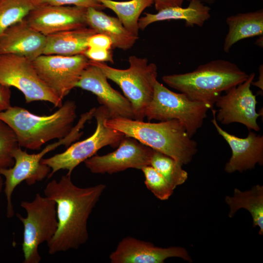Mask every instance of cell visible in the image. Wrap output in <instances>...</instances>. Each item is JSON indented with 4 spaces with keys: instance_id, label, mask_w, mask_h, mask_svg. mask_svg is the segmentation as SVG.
Returning a JSON list of instances; mask_svg holds the SVG:
<instances>
[{
    "instance_id": "cell-37",
    "label": "cell",
    "mask_w": 263,
    "mask_h": 263,
    "mask_svg": "<svg viewBox=\"0 0 263 263\" xmlns=\"http://www.w3.org/2000/svg\"><path fill=\"white\" fill-rule=\"evenodd\" d=\"M204 3H207L208 4H211L215 2V0H199Z\"/></svg>"
},
{
    "instance_id": "cell-28",
    "label": "cell",
    "mask_w": 263,
    "mask_h": 263,
    "mask_svg": "<svg viewBox=\"0 0 263 263\" xmlns=\"http://www.w3.org/2000/svg\"><path fill=\"white\" fill-rule=\"evenodd\" d=\"M141 170L144 175L147 188L158 199H168L174 189L164 177L150 165L145 166Z\"/></svg>"
},
{
    "instance_id": "cell-35",
    "label": "cell",
    "mask_w": 263,
    "mask_h": 263,
    "mask_svg": "<svg viewBox=\"0 0 263 263\" xmlns=\"http://www.w3.org/2000/svg\"><path fill=\"white\" fill-rule=\"evenodd\" d=\"M2 176L0 174V198L2 190L4 186V180Z\"/></svg>"
},
{
    "instance_id": "cell-22",
    "label": "cell",
    "mask_w": 263,
    "mask_h": 263,
    "mask_svg": "<svg viewBox=\"0 0 263 263\" xmlns=\"http://www.w3.org/2000/svg\"><path fill=\"white\" fill-rule=\"evenodd\" d=\"M226 23L228 31L225 37L223 49L228 53L237 42L243 39L263 34V10L238 13L228 17Z\"/></svg>"
},
{
    "instance_id": "cell-33",
    "label": "cell",
    "mask_w": 263,
    "mask_h": 263,
    "mask_svg": "<svg viewBox=\"0 0 263 263\" xmlns=\"http://www.w3.org/2000/svg\"><path fill=\"white\" fill-rule=\"evenodd\" d=\"M155 8L158 11L167 7L182 6L184 0H153Z\"/></svg>"
},
{
    "instance_id": "cell-6",
    "label": "cell",
    "mask_w": 263,
    "mask_h": 263,
    "mask_svg": "<svg viewBox=\"0 0 263 263\" xmlns=\"http://www.w3.org/2000/svg\"><path fill=\"white\" fill-rule=\"evenodd\" d=\"M212 108L209 103L193 101L183 93L172 92L157 80L152 98L145 110V117L149 121L177 120L192 137L202 127L208 111Z\"/></svg>"
},
{
    "instance_id": "cell-3",
    "label": "cell",
    "mask_w": 263,
    "mask_h": 263,
    "mask_svg": "<svg viewBox=\"0 0 263 263\" xmlns=\"http://www.w3.org/2000/svg\"><path fill=\"white\" fill-rule=\"evenodd\" d=\"M76 105L67 100L53 113L38 115L26 109L11 106L0 112V119L14 132L20 147L38 150L44 144L67 136L76 117Z\"/></svg>"
},
{
    "instance_id": "cell-2",
    "label": "cell",
    "mask_w": 263,
    "mask_h": 263,
    "mask_svg": "<svg viewBox=\"0 0 263 263\" xmlns=\"http://www.w3.org/2000/svg\"><path fill=\"white\" fill-rule=\"evenodd\" d=\"M105 125L173 158L182 165L188 164L197 151V142L176 119L151 123L119 117L107 119Z\"/></svg>"
},
{
    "instance_id": "cell-34",
    "label": "cell",
    "mask_w": 263,
    "mask_h": 263,
    "mask_svg": "<svg viewBox=\"0 0 263 263\" xmlns=\"http://www.w3.org/2000/svg\"><path fill=\"white\" fill-rule=\"evenodd\" d=\"M263 65H261L259 68V77L257 81L253 82V80L251 82V85L258 87L263 91Z\"/></svg>"
},
{
    "instance_id": "cell-15",
    "label": "cell",
    "mask_w": 263,
    "mask_h": 263,
    "mask_svg": "<svg viewBox=\"0 0 263 263\" xmlns=\"http://www.w3.org/2000/svg\"><path fill=\"white\" fill-rule=\"evenodd\" d=\"M107 79L102 70L89 60V64L82 72L75 87L94 94L99 103L108 110L110 118L120 117L134 119L130 102L113 89Z\"/></svg>"
},
{
    "instance_id": "cell-19",
    "label": "cell",
    "mask_w": 263,
    "mask_h": 263,
    "mask_svg": "<svg viewBox=\"0 0 263 263\" xmlns=\"http://www.w3.org/2000/svg\"><path fill=\"white\" fill-rule=\"evenodd\" d=\"M210 8L199 0H190L188 7L172 6L157 11L155 14L145 13L138 21L139 29L144 30L150 24L169 20H184L186 26L202 27L211 17Z\"/></svg>"
},
{
    "instance_id": "cell-36",
    "label": "cell",
    "mask_w": 263,
    "mask_h": 263,
    "mask_svg": "<svg viewBox=\"0 0 263 263\" xmlns=\"http://www.w3.org/2000/svg\"><path fill=\"white\" fill-rule=\"evenodd\" d=\"M263 35L260 37L256 41V44L260 47L263 46Z\"/></svg>"
},
{
    "instance_id": "cell-11",
    "label": "cell",
    "mask_w": 263,
    "mask_h": 263,
    "mask_svg": "<svg viewBox=\"0 0 263 263\" xmlns=\"http://www.w3.org/2000/svg\"><path fill=\"white\" fill-rule=\"evenodd\" d=\"M32 63L41 79L63 100L75 88L82 72L89 64V59L84 55H42Z\"/></svg>"
},
{
    "instance_id": "cell-21",
    "label": "cell",
    "mask_w": 263,
    "mask_h": 263,
    "mask_svg": "<svg viewBox=\"0 0 263 263\" xmlns=\"http://www.w3.org/2000/svg\"><path fill=\"white\" fill-rule=\"evenodd\" d=\"M96 33L94 30L87 26L46 36L42 55L64 56L84 55L88 47L89 38Z\"/></svg>"
},
{
    "instance_id": "cell-24",
    "label": "cell",
    "mask_w": 263,
    "mask_h": 263,
    "mask_svg": "<svg viewBox=\"0 0 263 263\" xmlns=\"http://www.w3.org/2000/svg\"><path fill=\"white\" fill-rule=\"evenodd\" d=\"M105 8L113 11L124 27L132 35L138 37V21L143 11L154 3L153 0H130L118 1L97 0Z\"/></svg>"
},
{
    "instance_id": "cell-13",
    "label": "cell",
    "mask_w": 263,
    "mask_h": 263,
    "mask_svg": "<svg viewBox=\"0 0 263 263\" xmlns=\"http://www.w3.org/2000/svg\"><path fill=\"white\" fill-rule=\"evenodd\" d=\"M153 152L151 148L134 138L125 136L115 150L94 155L84 163L92 173L112 174L130 168L141 169L150 165Z\"/></svg>"
},
{
    "instance_id": "cell-8",
    "label": "cell",
    "mask_w": 263,
    "mask_h": 263,
    "mask_svg": "<svg viewBox=\"0 0 263 263\" xmlns=\"http://www.w3.org/2000/svg\"><path fill=\"white\" fill-rule=\"evenodd\" d=\"M94 117L96 121L94 133L88 138L68 146L62 152L47 158H42L41 163L49 167L51 171L48 178L61 169H66L71 175L74 169L80 164L94 155L100 149L110 146L117 148L125 135L105 125L110 118L107 109L103 105L95 108Z\"/></svg>"
},
{
    "instance_id": "cell-7",
    "label": "cell",
    "mask_w": 263,
    "mask_h": 263,
    "mask_svg": "<svg viewBox=\"0 0 263 263\" xmlns=\"http://www.w3.org/2000/svg\"><path fill=\"white\" fill-rule=\"evenodd\" d=\"M20 206L27 213L25 217L17 214L23 225L22 263H39L41 260L39 245L44 242L48 243L57 228L56 203L45 196L37 193L32 201L21 202Z\"/></svg>"
},
{
    "instance_id": "cell-5",
    "label": "cell",
    "mask_w": 263,
    "mask_h": 263,
    "mask_svg": "<svg viewBox=\"0 0 263 263\" xmlns=\"http://www.w3.org/2000/svg\"><path fill=\"white\" fill-rule=\"evenodd\" d=\"M90 62L99 67L108 79L117 84L130 102L134 119L143 121L145 110L150 102L157 80V68L146 58L131 56L127 69L110 67L104 62Z\"/></svg>"
},
{
    "instance_id": "cell-14",
    "label": "cell",
    "mask_w": 263,
    "mask_h": 263,
    "mask_svg": "<svg viewBox=\"0 0 263 263\" xmlns=\"http://www.w3.org/2000/svg\"><path fill=\"white\" fill-rule=\"evenodd\" d=\"M87 8L76 6L42 5L32 11L25 19L45 36L87 27Z\"/></svg>"
},
{
    "instance_id": "cell-12",
    "label": "cell",
    "mask_w": 263,
    "mask_h": 263,
    "mask_svg": "<svg viewBox=\"0 0 263 263\" xmlns=\"http://www.w3.org/2000/svg\"><path fill=\"white\" fill-rule=\"evenodd\" d=\"M254 77L255 73H252L244 81L231 88L217 99L214 103L219 108L216 114L217 121L225 125L239 123L249 131L260 130L257 119L262 113L256 111V96L250 89Z\"/></svg>"
},
{
    "instance_id": "cell-32",
    "label": "cell",
    "mask_w": 263,
    "mask_h": 263,
    "mask_svg": "<svg viewBox=\"0 0 263 263\" xmlns=\"http://www.w3.org/2000/svg\"><path fill=\"white\" fill-rule=\"evenodd\" d=\"M11 106L10 88L0 84V112L6 110Z\"/></svg>"
},
{
    "instance_id": "cell-10",
    "label": "cell",
    "mask_w": 263,
    "mask_h": 263,
    "mask_svg": "<svg viewBox=\"0 0 263 263\" xmlns=\"http://www.w3.org/2000/svg\"><path fill=\"white\" fill-rule=\"evenodd\" d=\"M69 143L67 137L48 145L38 153L30 154L18 147L13 151L15 163L13 167L0 169V174L4 177V192L7 201L6 216L12 218L14 209L12 202V195L16 188L22 182L26 181L32 185L48 177L51 171L49 167L41 163L43 157L48 152L61 145L66 146Z\"/></svg>"
},
{
    "instance_id": "cell-31",
    "label": "cell",
    "mask_w": 263,
    "mask_h": 263,
    "mask_svg": "<svg viewBox=\"0 0 263 263\" xmlns=\"http://www.w3.org/2000/svg\"><path fill=\"white\" fill-rule=\"evenodd\" d=\"M88 47L112 50L113 43L111 39L107 36L96 33L89 38Z\"/></svg>"
},
{
    "instance_id": "cell-1",
    "label": "cell",
    "mask_w": 263,
    "mask_h": 263,
    "mask_svg": "<svg viewBox=\"0 0 263 263\" xmlns=\"http://www.w3.org/2000/svg\"><path fill=\"white\" fill-rule=\"evenodd\" d=\"M106 188L103 184L78 187L67 173L46 185L44 194L55 202L58 221L57 230L47 243L50 254L77 249L88 241V219Z\"/></svg>"
},
{
    "instance_id": "cell-9",
    "label": "cell",
    "mask_w": 263,
    "mask_h": 263,
    "mask_svg": "<svg viewBox=\"0 0 263 263\" xmlns=\"http://www.w3.org/2000/svg\"><path fill=\"white\" fill-rule=\"evenodd\" d=\"M0 84L19 90L26 103L43 101L58 108L63 104L62 99L39 77L32 61L23 56L0 54Z\"/></svg>"
},
{
    "instance_id": "cell-23",
    "label": "cell",
    "mask_w": 263,
    "mask_h": 263,
    "mask_svg": "<svg viewBox=\"0 0 263 263\" xmlns=\"http://www.w3.org/2000/svg\"><path fill=\"white\" fill-rule=\"evenodd\" d=\"M225 201L230 208L229 217H232L241 208L247 210L252 216L253 227L258 226L259 234H263V186L257 185L245 191L235 188L233 196H226Z\"/></svg>"
},
{
    "instance_id": "cell-26",
    "label": "cell",
    "mask_w": 263,
    "mask_h": 263,
    "mask_svg": "<svg viewBox=\"0 0 263 263\" xmlns=\"http://www.w3.org/2000/svg\"><path fill=\"white\" fill-rule=\"evenodd\" d=\"M174 189L184 184L188 179V172L182 169V165L173 158L153 150L150 165Z\"/></svg>"
},
{
    "instance_id": "cell-4",
    "label": "cell",
    "mask_w": 263,
    "mask_h": 263,
    "mask_svg": "<svg viewBox=\"0 0 263 263\" xmlns=\"http://www.w3.org/2000/svg\"><path fill=\"white\" fill-rule=\"evenodd\" d=\"M248 77L234 63L216 59L200 65L192 72L164 75L162 80L190 99L213 106L223 92L243 82Z\"/></svg>"
},
{
    "instance_id": "cell-20",
    "label": "cell",
    "mask_w": 263,
    "mask_h": 263,
    "mask_svg": "<svg viewBox=\"0 0 263 263\" xmlns=\"http://www.w3.org/2000/svg\"><path fill=\"white\" fill-rule=\"evenodd\" d=\"M86 21L88 26L97 33L109 37L112 40L113 48L130 49L138 38V37L130 33L117 18L107 15L93 7L87 9Z\"/></svg>"
},
{
    "instance_id": "cell-25",
    "label": "cell",
    "mask_w": 263,
    "mask_h": 263,
    "mask_svg": "<svg viewBox=\"0 0 263 263\" xmlns=\"http://www.w3.org/2000/svg\"><path fill=\"white\" fill-rule=\"evenodd\" d=\"M42 5L41 0H0V35Z\"/></svg>"
},
{
    "instance_id": "cell-29",
    "label": "cell",
    "mask_w": 263,
    "mask_h": 263,
    "mask_svg": "<svg viewBox=\"0 0 263 263\" xmlns=\"http://www.w3.org/2000/svg\"><path fill=\"white\" fill-rule=\"evenodd\" d=\"M41 3L43 5H73L87 8L93 7L100 10L105 9L97 0H41Z\"/></svg>"
},
{
    "instance_id": "cell-27",
    "label": "cell",
    "mask_w": 263,
    "mask_h": 263,
    "mask_svg": "<svg viewBox=\"0 0 263 263\" xmlns=\"http://www.w3.org/2000/svg\"><path fill=\"white\" fill-rule=\"evenodd\" d=\"M19 146L14 132L0 119V169L13 166L15 160L12 153Z\"/></svg>"
},
{
    "instance_id": "cell-16",
    "label": "cell",
    "mask_w": 263,
    "mask_h": 263,
    "mask_svg": "<svg viewBox=\"0 0 263 263\" xmlns=\"http://www.w3.org/2000/svg\"><path fill=\"white\" fill-rule=\"evenodd\" d=\"M172 257L191 262L183 247H160L130 236L123 238L109 256L112 263H164L166 259Z\"/></svg>"
},
{
    "instance_id": "cell-30",
    "label": "cell",
    "mask_w": 263,
    "mask_h": 263,
    "mask_svg": "<svg viewBox=\"0 0 263 263\" xmlns=\"http://www.w3.org/2000/svg\"><path fill=\"white\" fill-rule=\"evenodd\" d=\"M84 55L90 60L96 62H113L111 50L99 48L88 47Z\"/></svg>"
},
{
    "instance_id": "cell-17",
    "label": "cell",
    "mask_w": 263,
    "mask_h": 263,
    "mask_svg": "<svg viewBox=\"0 0 263 263\" xmlns=\"http://www.w3.org/2000/svg\"><path fill=\"white\" fill-rule=\"evenodd\" d=\"M213 118L211 122L217 132L229 145L232 155L225 164L227 173L243 172L253 169L257 164H263V136L249 131L247 137L240 138L222 129L216 119L217 110L211 109Z\"/></svg>"
},
{
    "instance_id": "cell-18",
    "label": "cell",
    "mask_w": 263,
    "mask_h": 263,
    "mask_svg": "<svg viewBox=\"0 0 263 263\" xmlns=\"http://www.w3.org/2000/svg\"><path fill=\"white\" fill-rule=\"evenodd\" d=\"M46 36L29 25L24 19L0 35V54H12L31 61L42 55Z\"/></svg>"
}]
</instances>
